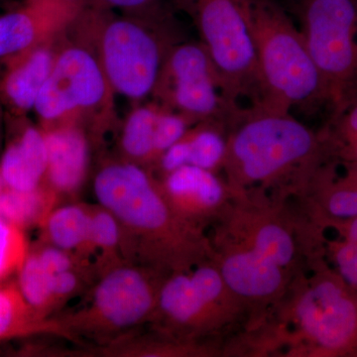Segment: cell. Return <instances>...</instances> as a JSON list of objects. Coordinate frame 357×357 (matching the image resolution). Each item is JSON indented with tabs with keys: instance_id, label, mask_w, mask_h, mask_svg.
Wrapping results in <instances>:
<instances>
[{
	"instance_id": "6da1fadb",
	"label": "cell",
	"mask_w": 357,
	"mask_h": 357,
	"mask_svg": "<svg viewBox=\"0 0 357 357\" xmlns=\"http://www.w3.org/2000/svg\"><path fill=\"white\" fill-rule=\"evenodd\" d=\"M325 230L301 201L274 203L234 196L208 229L213 258L225 283L258 325L311 267L326 257Z\"/></svg>"
},
{
	"instance_id": "7a4b0ae2",
	"label": "cell",
	"mask_w": 357,
	"mask_h": 357,
	"mask_svg": "<svg viewBox=\"0 0 357 357\" xmlns=\"http://www.w3.org/2000/svg\"><path fill=\"white\" fill-rule=\"evenodd\" d=\"M98 204L121 227L124 261L160 274L187 271L213 258L208 234L174 210L160 181L139 164L112 162L93 182Z\"/></svg>"
},
{
	"instance_id": "3957f363",
	"label": "cell",
	"mask_w": 357,
	"mask_h": 357,
	"mask_svg": "<svg viewBox=\"0 0 357 357\" xmlns=\"http://www.w3.org/2000/svg\"><path fill=\"white\" fill-rule=\"evenodd\" d=\"M332 159L321 130L292 114L251 112L227 131L220 174L234 196L287 203L305 199Z\"/></svg>"
},
{
	"instance_id": "277c9868",
	"label": "cell",
	"mask_w": 357,
	"mask_h": 357,
	"mask_svg": "<svg viewBox=\"0 0 357 357\" xmlns=\"http://www.w3.org/2000/svg\"><path fill=\"white\" fill-rule=\"evenodd\" d=\"M263 354L357 357V291L318 258L262 319Z\"/></svg>"
},
{
	"instance_id": "5b68a950",
	"label": "cell",
	"mask_w": 357,
	"mask_h": 357,
	"mask_svg": "<svg viewBox=\"0 0 357 357\" xmlns=\"http://www.w3.org/2000/svg\"><path fill=\"white\" fill-rule=\"evenodd\" d=\"M255 41L263 86L258 112L292 114L330 107L304 34L275 0H239Z\"/></svg>"
},
{
	"instance_id": "8992f818",
	"label": "cell",
	"mask_w": 357,
	"mask_h": 357,
	"mask_svg": "<svg viewBox=\"0 0 357 357\" xmlns=\"http://www.w3.org/2000/svg\"><path fill=\"white\" fill-rule=\"evenodd\" d=\"M72 26L84 33L79 43L95 54L114 93L133 100L153 95L167 56L176 44L173 22H154L84 6Z\"/></svg>"
},
{
	"instance_id": "52a82bcc",
	"label": "cell",
	"mask_w": 357,
	"mask_h": 357,
	"mask_svg": "<svg viewBox=\"0 0 357 357\" xmlns=\"http://www.w3.org/2000/svg\"><path fill=\"white\" fill-rule=\"evenodd\" d=\"M152 321L166 337L222 342L248 328L250 312L225 283L215 261L208 259L187 271L167 275Z\"/></svg>"
},
{
	"instance_id": "ba28073f",
	"label": "cell",
	"mask_w": 357,
	"mask_h": 357,
	"mask_svg": "<svg viewBox=\"0 0 357 357\" xmlns=\"http://www.w3.org/2000/svg\"><path fill=\"white\" fill-rule=\"evenodd\" d=\"M177 7L194 21L230 107L241 114L260 110L257 55L239 0H177Z\"/></svg>"
},
{
	"instance_id": "9c48e42d",
	"label": "cell",
	"mask_w": 357,
	"mask_h": 357,
	"mask_svg": "<svg viewBox=\"0 0 357 357\" xmlns=\"http://www.w3.org/2000/svg\"><path fill=\"white\" fill-rule=\"evenodd\" d=\"M165 275L150 268L119 261L103 270L86 307L58 324V330L107 340L152 321Z\"/></svg>"
},
{
	"instance_id": "30bf717a",
	"label": "cell",
	"mask_w": 357,
	"mask_h": 357,
	"mask_svg": "<svg viewBox=\"0 0 357 357\" xmlns=\"http://www.w3.org/2000/svg\"><path fill=\"white\" fill-rule=\"evenodd\" d=\"M300 16L332 114L357 96V0H301Z\"/></svg>"
},
{
	"instance_id": "8fae6325",
	"label": "cell",
	"mask_w": 357,
	"mask_h": 357,
	"mask_svg": "<svg viewBox=\"0 0 357 357\" xmlns=\"http://www.w3.org/2000/svg\"><path fill=\"white\" fill-rule=\"evenodd\" d=\"M153 95L160 105L192 124L217 122L229 130L243 116L225 100L220 77L201 42L174 45Z\"/></svg>"
},
{
	"instance_id": "7c38bea8",
	"label": "cell",
	"mask_w": 357,
	"mask_h": 357,
	"mask_svg": "<svg viewBox=\"0 0 357 357\" xmlns=\"http://www.w3.org/2000/svg\"><path fill=\"white\" fill-rule=\"evenodd\" d=\"M112 93L95 54L79 42L57 52L33 110L43 128L75 123L82 115L110 105Z\"/></svg>"
},
{
	"instance_id": "4fadbf2b",
	"label": "cell",
	"mask_w": 357,
	"mask_h": 357,
	"mask_svg": "<svg viewBox=\"0 0 357 357\" xmlns=\"http://www.w3.org/2000/svg\"><path fill=\"white\" fill-rule=\"evenodd\" d=\"M83 7L67 0H23L0 15V62H6L69 29Z\"/></svg>"
},
{
	"instance_id": "5bb4252c",
	"label": "cell",
	"mask_w": 357,
	"mask_h": 357,
	"mask_svg": "<svg viewBox=\"0 0 357 357\" xmlns=\"http://www.w3.org/2000/svg\"><path fill=\"white\" fill-rule=\"evenodd\" d=\"M160 185L181 217L208 231L229 208L234 194L220 174L185 165L162 175Z\"/></svg>"
},
{
	"instance_id": "9a60e30c",
	"label": "cell",
	"mask_w": 357,
	"mask_h": 357,
	"mask_svg": "<svg viewBox=\"0 0 357 357\" xmlns=\"http://www.w3.org/2000/svg\"><path fill=\"white\" fill-rule=\"evenodd\" d=\"M303 203L321 229L328 220L357 217V163L330 160L319 171Z\"/></svg>"
},
{
	"instance_id": "2e32d148",
	"label": "cell",
	"mask_w": 357,
	"mask_h": 357,
	"mask_svg": "<svg viewBox=\"0 0 357 357\" xmlns=\"http://www.w3.org/2000/svg\"><path fill=\"white\" fill-rule=\"evenodd\" d=\"M48 166L46 183L56 194L76 192L86 178L89 143L83 129L76 123L43 128Z\"/></svg>"
},
{
	"instance_id": "e0dca14e",
	"label": "cell",
	"mask_w": 357,
	"mask_h": 357,
	"mask_svg": "<svg viewBox=\"0 0 357 357\" xmlns=\"http://www.w3.org/2000/svg\"><path fill=\"white\" fill-rule=\"evenodd\" d=\"M51 42L39 45L6 63V70L0 84L3 102L16 115L34 109L40 91L50 76L57 52Z\"/></svg>"
},
{
	"instance_id": "ac0fdd59",
	"label": "cell",
	"mask_w": 357,
	"mask_h": 357,
	"mask_svg": "<svg viewBox=\"0 0 357 357\" xmlns=\"http://www.w3.org/2000/svg\"><path fill=\"white\" fill-rule=\"evenodd\" d=\"M227 128L217 122L194 124L159 159L157 166L162 175L185 165L220 174L227 151Z\"/></svg>"
},
{
	"instance_id": "d6986e66",
	"label": "cell",
	"mask_w": 357,
	"mask_h": 357,
	"mask_svg": "<svg viewBox=\"0 0 357 357\" xmlns=\"http://www.w3.org/2000/svg\"><path fill=\"white\" fill-rule=\"evenodd\" d=\"M48 154L43 129L25 126L8 145L0 162V176L20 191H33L46 182Z\"/></svg>"
},
{
	"instance_id": "ffe728a7",
	"label": "cell",
	"mask_w": 357,
	"mask_h": 357,
	"mask_svg": "<svg viewBox=\"0 0 357 357\" xmlns=\"http://www.w3.org/2000/svg\"><path fill=\"white\" fill-rule=\"evenodd\" d=\"M91 211V208L83 204H68L52 210L43 222L52 245L77 256L88 255Z\"/></svg>"
},
{
	"instance_id": "44dd1931",
	"label": "cell",
	"mask_w": 357,
	"mask_h": 357,
	"mask_svg": "<svg viewBox=\"0 0 357 357\" xmlns=\"http://www.w3.org/2000/svg\"><path fill=\"white\" fill-rule=\"evenodd\" d=\"M56 195L44 185L33 191L13 189L0 176V218L22 229L35 223L43 225Z\"/></svg>"
},
{
	"instance_id": "7402d4cb",
	"label": "cell",
	"mask_w": 357,
	"mask_h": 357,
	"mask_svg": "<svg viewBox=\"0 0 357 357\" xmlns=\"http://www.w3.org/2000/svg\"><path fill=\"white\" fill-rule=\"evenodd\" d=\"M161 110L160 103L140 105L128 115L121 134V147L128 161L155 164L154 141L157 122Z\"/></svg>"
},
{
	"instance_id": "603a6c76",
	"label": "cell",
	"mask_w": 357,
	"mask_h": 357,
	"mask_svg": "<svg viewBox=\"0 0 357 357\" xmlns=\"http://www.w3.org/2000/svg\"><path fill=\"white\" fill-rule=\"evenodd\" d=\"M321 130L333 160L357 163V96L332 112Z\"/></svg>"
},
{
	"instance_id": "cb8c5ba5",
	"label": "cell",
	"mask_w": 357,
	"mask_h": 357,
	"mask_svg": "<svg viewBox=\"0 0 357 357\" xmlns=\"http://www.w3.org/2000/svg\"><path fill=\"white\" fill-rule=\"evenodd\" d=\"M18 274L21 295L35 311L40 312L53 306V274L44 267L35 251L26 256Z\"/></svg>"
},
{
	"instance_id": "d4e9b609",
	"label": "cell",
	"mask_w": 357,
	"mask_h": 357,
	"mask_svg": "<svg viewBox=\"0 0 357 357\" xmlns=\"http://www.w3.org/2000/svg\"><path fill=\"white\" fill-rule=\"evenodd\" d=\"M35 314L18 286H0V340L33 330Z\"/></svg>"
},
{
	"instance_id": "484cf974",
	"label": "cell",
	"mask_w": 357,
	"mask_h": 357,
	"mask_svg": "<svg viewBox=\"0 0 357 357\" xmlns=\"http://www.w3.org/2000/svg\"><path fill=\"white\" fill-rule=\"evenodd\" d=\"M89 246L91 251H100L102 257L107 258L109 266L122 261V259H119L122 257L119 222L110 211L100 204L91 208Z\"/></svg>"
},
{
	"instance_id": "4316f807",
	"label": "cell",
	"mask_w": 357,
	"mask_h": 357,
	"mask_svg": "<svg viewBox=\"0 0 357 357\" xmlns=\"http://www.w3.org/2000/svg\"><path fill=\"white\" fill-rule=\"evenodd\" d=\"M86 6L161 23L173 22L178 10L177 0H86Z\"/></svg>"
},
{
	"instance_id": "83f0119b",
	"label": "cell",
	"mask_w": 357,
	"mask_h": 357,
	"mask_svg": "<svg viewBox=\"0 0 357 357\" xmlns=\"http://www.w3.org/2000/svg\"><path fill=\"white\" fill-rule=\"evenodd\" d=\"M28 253L23 229L0 218V281L18 272Z\"/></svg>"
},
{
	"instance_id": "f1b7e54d",
	"label": "cell",
	"mask_w": 357,
	"mask_h": 357,
	"mask_svg": "<svg viewBox=\"0 0 357 357\" xmlns=\"http://www.w3.org/2000/svg\"><path fill=\"white\" fill-rule=\"evenodd\" d=\"M326 256L332 259L335 270L347 285L357 291V246L342 237L325 241Z\"/></svg>"
},
{
	"instance_id": "f546056e",
	"label": "cell",
	"mask_w": 357,
	"mask_h": 357,
	"mask_svg": "<svg viewBox=\"0 0 357 357\" xmlns=\"http://www.w3.org/2000/svg\"><path fill=\"white\" fill-rule=\"evenodd\" d=\"M40 261L52 274L60 273L67 270L75 269V259L73 253L64 249L51 245L35 250Z\"/></svg>"
},
{
	"instance_id": "4dcf8cb0",
	"label": "cell",
	"mask_w": 357,
	"mask_h": 357,
	"mask_svg": "<svg viewBox=\"0 0 357 357\" xmlns=\"http://www.w3.org/2000/svg\"><path fill=\"white\" fill-rule=\"evenodd\" d=\"M79 274L76 270L70 269L60 273L53 274L52 287H53L54 305L57 301L70 297L72 294L79 290Z\"/></svg>"
},
{
	"instance_id": "1f68e13d",
	"label": "cell",
	"mask_w": 357,
	"mask_h": 357,
	"mask_svg": "<svg viewBox=\"0 0 357 357\" xmlns=\"http://www.w3.org/2000/svg\"><path fill=\"white\" fill-rule=\"evenodd\" d=\"M321 229H335L338 237L349 241L357 246V217L345 218V220H328L321 225Z\"/></svg>"
},
{
	"instance_id": "d6a6232c",
	"label": "cell",
	"mask_w": 357,
	"mask_h": 357,
	"mask_svg": "<svg viewBox=\"0 0 357 357\" xmlns=\"http://www.w3.org/2000/svg\"><path fill=\"white\" fill-rule=\"evenodd\" d=\"M67 1L79 7H84L86 3V0H67Z\"/></svg>"
}]
</instances>
